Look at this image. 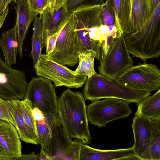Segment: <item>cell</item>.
<instances>
[{"label":"cell","instance_id":"obj_1","mask_svg":"<svg viewBox=\"0 0 160 160\" xmlns=\"http://www.w3.org/2000/svg\"><path fill=\"white\" fill-rule=\"evenodd\" d=\"M86 99L83 94L68 89L58 99V114L61 125L71 138L85 144L91 141Z\"/></svg>","mask_w":160,"mask_h":160},{"label":"cell","instance_id":"obj_2","mask_svg":"<svg viewBox=\"0 0 160 160\" xmlns=\"http://www.w3.org/2000/svg\"><path fill=\"white\" fill-rule=\"evenodd\" d=\"M128 50L133 57L144 62L160 55V3L150 18L136 32L124 34Z\"/></svg>","mask_w":160,"mask_h":160},{"label":"cell","instance_id":"obj_3","mask_svg":"<svg viewBox=\"0 0 160 160\" xmlns=\"http://www.w3.org/2000/svg\"><path fill=\"white\" fill-rule=\"evenodd\" d=\"M85 83L84 97L92 102L113 98L138 104L151 95L150 92L133 91L122 87L114 81L97 73L88 77Z\"/></svg>","mask_w":160,"mask_h":160},{"label":"cell","instance_id":"obj_4","mask_svg":"<svg viewBox=\"0 0 160 160\" xmlns=\"http://www.w3.org/2000/svg\"><path fill=\"white\" fill-rule=\"evenodd\" d=\"M76 16L71 13L60 33L55 47L49 55L62 65L73 67L78 63V56L87 49L75 31Z\"/></svg>","mask_w":160,"mask_h":160},{"label":"cell","instance_id":"obj_5","mask_svg":"<svg viewBox=\"0 0 160 160\" xmlns=\"http://www.w3.org/2000/svg\"><path fill=\"white\" fill-rule=\"evenodd\" d=\"M114 81L132 91L150 92L160 89V71L156 65L145 62L128 68Z\"/></svg>","mask_w":160,"mask_h":160},{"label":"cell","instance_id":"obj_6","mask_svg":"<svg viewBox=\"0 0 160 160\" xmlns=\"http://www.w3.org/2000/svg\"><path fill=\"white\" fill-rule=\"evenodd\" d=\"M33 67L37 76L50 80L54 83L55 87L80 88L83 86L87 78L86 75L77 73L59 63L46 54L40 55Z\"/></svg>","mask_w":160,"mask_h":160},{"label":"cell","instance_id":"obj_7","mask_svg":"<svg viewBox=\"0 0 160 160\" xmlns=\"http://www.w3.org/2000/svg\"><path fill=\"white\" fill-rule=\"evenodd\" d=\"M101 6L83 8L74 12L77 23L75 31L87 49L99 53L103 39L100 29Z\"/></svg>","mask_w":160,"mask_h":160},{"label":"cell","instance_id":"obj_8","mask_svg":"<svg viewBox=\"0 0 160 160\" xmlns=\"http://www.w3.org/2000/svg\"><path fill=\"white\" fill-rule=\"evenodd\" d=\"M128 102L119 99L106 98L92 102L87 106L88 121L91 124L102 127L112 121L126 118L132 110Z\"/></svg>","mask_w":160,"mask_h":160},{"label":"cell","instance_id":"obj_9","mask_svg":"<svg viewBox=\"0 0 160 160\" xmlns=\"http://www.w3.org/2000/svg\"><path fill=\"white\" fill-rule=\"evenodd\" d=\"M99 61V74L112 81L133 65L123 34H119L115 38L108 54Z\"/></svg>","mask_w":160,"mask_h":160},{"label":"cell","instance_id":"obj_10","mask_svg":"<svg viewBox=\"0 0 160 160\" xmlns=\"http://www.w3.org/2000/svg\"><path fill=\"white\" fill-rule=\"evenodd\" d=\"M50 80L42 77H32L28 83L24 98L44 114L58 115V99L55 86Z\"/></svg>","mask_w":160,"mask_h":160},{"label":"cell","instance_id":"obj_11","mask_svg":"<svg viewBox=\"0 0 160 160\" xmlns=\"http://www.w3.org/2000/svg\"><path fill=\"white\" fill-rule=\"evenodd\" d=\"M28 84L25 72L7 64L0 56V97L6 100H23Z\"/></svg>","mask_w":160,"mask_h":160},{"label":"cell","instance_id":"obj_12","mask_svg":"<svg viewBox=\"0 0 160 160\" xmlns=\"http://www.w3.org/2000/svg\"><path fill=\"white\" fill-rule=\"evenodd\" d=\"M74 160H139L133 146L125 149L104 150L91 147L74 140Z\"/></svg>","mask_w":160,"mask_h":160},{"label":"cell","instance_id":"obj_13","mask_svg":"<svg viewBox=\"0 0 160 160\" xmlns=\"http://www.w3.org/2000/svg\"><path fill=\"white\" fill-rule=\"evenodd\" d=\"M71 139L62 128L59 119L53 129L46 150L52 160H74V140Z\"/></svg>","mask_w":160,"mask_h":160},{"label":"cell","instance_id":"obj_14","mask_svg":"<svg viewBox=\"0 0 160 160\" xmlns=\"http://www.w3.org/2000/svg\"><path fill=\"white\" fill-rule=\"evenodd\" d=\"M22 144L15 127L0 120V160H17L22 155Z\"/></svg>","mask_w":160,"mask_h":160},{"label":"cell","instance_id":"obj_15","mask_svg":"<svg viewBox=\"0 0 160 160\" xmlns=\"http://www.w3.org/2000/svg\"><path fill=\"white\" fill-rule=\"evenodd\" d=\"M71 13L67 11L66 5L57 10H52L48 6L40 14L41 20V43L45 47L48 38L62 30L69 19Z\"/></svg>","mask_w":160,"mask_h":160},{"label":"cell","instance_id":"obj_16","mask_svg":"<svg viewBox=\"0 0 160 160\" xmlns=\"http://www.w3.org/2000/svg\"><path fill=\"white\" fill-rule=\"evenodd\" d=\"M132 127L134 140L133 146L136 154L139 160H151L150 119L135 114Z\"/></svg>","mask_w":160,"mask_h":160},{"label":"cell","instance_id":"obj_17","mask_svg":"<svg viewBox=\"0 0 160 160\" xmlns=\"http://www.w3.org/2000/svg\"><path fill=\"white\" fill-rule=\"evenodd\" d=\"M15 8L16 12L18 52L20 58L23 57L24 41L30 25L37 16L38 13L29 8L26 0H17Z\"/></svg>","mask_w":160,"mask_h":160},{"label":"cell","instance_id":"obj_18","mask_svg":"<svg viewBox=\"0 0 160 160\" xmlns=\"http://www.w3.org/2000/svg\"><path fill=\"white\" fill-rule=\"evenodd\" d=\"M154 10L152 0H132L130 18L126 34L138 30L150 18Z\"/></svg>","mask_w":160,"mask_h":160},{"label":"cell","instance_id":"obj_19","mask_svg":"<svg viewBox=\"0 0 160 160\" xmlns=\"http://www.w3.org/2000/svg\"><path fill=\"white\" fill-rule=\"evenodd\" d=\"M105 3L115 16L119 32L126 34L131 14V0H106Z\"/></svg>","mask_w":160,"mask_h":160},{"label":"cell","instance_id":"obj_20","mask_svg":"<svg viewBox=\"0 0 160 160\" xmlns=\"http://www.w3.org/2000/svg\"><path fill=\"white\" fill-rule=\"evenodd\" d=\"M0 46L3 52L5 62L9 66L16 64L18 49L16 23L13 28L3 33L0 38Z\"/></svg>","mask_w":160,"mask_h":160},{"label":"cell","instance_id":"obj_21","mask_svg":"<svg viewBox=\"0 0 160 160\" xmlns=\"http://www.w3.org/2000/svg\"><path fill=\"white\" fill-rule=\"evenodd\" d=\"M10 103L12 113L20 139L27 143L38 145V142L33 137L25 124L21 109V100H11Z\"/></svg>","mask_w":160,"mask_h":160},{"label":"cell","instance_id":"obj_22","mask_svg":"<svg viewBox=\"0 0 160 160\" xmlns=\"http://www.w3.org/2000/svg\"><path fill=\"white\" fill-rule=\"evenodd\" d=\"M137 105L138 108L135 114L148 118L160 117V89Z\"/></svg>","mask_w":160,"mask_h":160},{"label":"cell","instance_id":"obj_23","mask_svg":"<svg viewBox=\"0 0 160 160\" xmlns=\"http://www.w3.org/2000/svg\"><path fill=\"white\" fill-rule=\"evenodd\" d=\"M44 118L41 122L36 121L38 136V144L41 148L46 150L48 140L57 121L58 115L52 114H44Z\"/></svg>","mask_w":160,"mask_h":160},{"label":"cell","instance_id":"obj_24","mask_svg":"<svg viewBox=\"0 0 160 160\" xmlns=\"http://www.w3.org/2000/svg\"><path fill=\"white\" fill-rule=\"evenodd\" d=\"M97 53L93 50L87 49L80 53L78 56V65L74 71L77 73L84 75L90 77L96 73L94 68V58Z\"/></svg>","mask_w":160,"mask_h":160},{"label":"cell","instance_id":"obj_25","mask_svg":"<svg viewBox=\"0 0 160 160\" xmlns=\"http://www.w3.org/2000/svg\"><path fill=\"white\" fill-rule=\"evenodd\" d=\"M149 119L151 160H160V117Z\"/></svg>","mask_w":160,"mask_h":160},{"label":"cell","instance_id":"obj_26","mask_svg":"<svg viewBox=\"0 0 160 160\" xmlns=\"http://www.w3.org/2000/svg\"><path fill=\"white\" fill-rule=\"evenodd\" d=\"M33 33L32 38V48L30 57L33 60V65L37 62L42 53V30L41 17L36 16L34 20Z\"/></svg>","mask_w":160,"mask_h":160},{"label":"cell","instance_id":"obj_27","mask_svg":"<svg viewBox=\"0 0 160 160\" xmlns=\"http://www.w3.org/2000/svg\"><path fill=\"white\" fill-rule=\"evenodd\" d=\"M21 104L25 124L33 137L38 143L36 120L32 114V104L30 101L26 98L21 100Z\"/></svg>","mask_w":160,"mask_h":160},{"label":"cell","instance_id":"obj_28","mask_svg":"<svg viewBox=\"0 0 160 160\" xmlns=\"http://www.w3.org/2000/svg\"><path fill=\"white\" fill-rule=\"evenodd\" d=\"M104 3V0H67L66 6L69 13L81 9L101 6Z\"/></svg>","mask_w":160,"mask_h":160},{"label":"cell","instance_id":"obj_29","mask_svg":"<svg viewBox=\"0 0 160 160\" xmlns=\"http://www.w3.org/2000/svg\"><path fill=\"white\" fill-rule=\"evenodd\" d=\"M0 120L11 123L15 127L17 125L11 112L10 100H5L0 97Z\"/></svg>","mask_w":160,"mask_h":160},{"label":"cell","instance_id":"obj_30","mask_svg":"<svg viewBox=\"0 0 160 160\" xmlns=\"http://www.w3.org/2000/svg\"><path fill=\"white\" fill-rule=\"evenodd\" d=\"M100 18L102 24L103 25L107 26L116 25V18L114 14L105 3L101 7Z\"/></svg>","mask_w":160,"mask_h":160},{"label":"cell","instance_id":"obj_31","mask_svg":"<svg viewBox=\"0 0 160 160\" xmlns=\"http://www.w3.org/2000/svg\"><path fill=\"white\" fill-rule=\"evenodd\" d=\"M30 9L38 14H41L48 6V0H26Z\"/></svg>","mask_w":160,"mask_h":160},{"label":"cell","instance_id":"obj_32","mask_svg":"<svg viewBox=\"0 0 160 160\" xmlns=\"http://www.w3.org/2000/svg\"><path fill=\"white\" fill-rule=\"evenodd\" d=\"M61 31L54 34L48 38L45 47L46 49V54L49 55L53 51L58 35Z\"/></svg>","mask_w":160,"mask_h":160},{"label":"cell","instance_id":"obj_33","mask_svg":"<svg viewBox=\"0 0 160 160\" xmlns=\"http://www.w3.org/2000/svg\"><path fill=\"white\" fill-rule=\"evenodd\" d=\"M67 0H48V6L52 10H57L66 5Z\"/></svg>","mask_w":160,"mask_h":160},{"label":"cell","instance_id":"obj_34","mask_svg":"<svg viewBox=\"0 0 160 160\" xmlns=\"http://www.w3.org/2000/svg\"><path fill=\"white\" fill-rule=\"evenodd\" d=\"M32 112L36 121L41 122L44 120V115L42 112L38 108L36 107L32 108Z\"/></svg>","mask_w":160,"mask_h":160},{"label":"cell","instance_id":"obj_35","mask_svg":"<svg viewBox=\"0 0 160 160\" xmlns=\"http://www.w3.org/2000/svg\"><path fill=\"white\" fill-rule=\"evenodd\" d=\"M39 155L33 152L28 154H22L17 160H38Z\"/></svg>","mask_w":160,"mask_h":160},{"label":"cell","instance_id":"obj_36","mask_svg":"<svg viewBox=\"0 0 160 160\" xmlns=\"http://www.w3.org/2000/svg\"><path fill=\"white\" fill-rule=\"evenodd\" d=\"M9 8H8L3 11L0 12V29L2 26L6 18L8 15Z\"/></svg>","mask_w":160,"mask_h":160},{"label":"cell","instance_id":"obj_37","mask_svg":"<svg viewBox=\"0 0 160 160\" xmlns=\"http://www.w3.org/2000/svg\"><path fill=\"white\" fill-rule=\"evenodd\" d=\"M38 160H50L51 158L48 155L46 151L41 148Z\"/></svg>","mask_w":160,"mask_h":160},{"label":"cell","instance_id":"obj_38","mask_svg":"<svg viewBox=\"0 0 160 160\" xmlns=\"http://www.w3.org/2000/svg\"><path fill=\"white\" fill-rule=\"evenodd\" d=\"M11 2L9 0H0V12L4 11Z\"/></svg>","mask_w":160,"mask_h":160},{"label":"cell","instance_id":"obj_39","mask_svg":"<svg viewBox=\"0 0 160 160\" xmlns=\"http://www.w3.org/2000/svg\"><path fill=\"white\" fill-rule=\"evenodd\" d=\"M100 29L103 36H107L108 35V26L102 24L100 26Z\"/></svg>","mask_w":160,"mask_h":160},{"label":"cell","instance_id":"obj_40","mask_svg":"<svg viewBox=\"0 0 160 160\" xmlns=\"http://www.w3.org/2000/svg\"><path fill=\"white\" fill-rule=\"evenodd\" d=\"M152 1L153 8L154 10L158 4L160 3V0H152Z\"/></svg>","mask_w":160,"mask_h":160},{"label":"cell","instance_id":"obj_41","mask_svg":"<svg viewBox=\"0 0 160 160\" xmlns=\"http://www.w3.org/2000/svg\"><path fill=\"white\" fill-rule=\"evenodd\" d=\"M10 1H11V2H12V1L14 2H15V3H16V2L17 1V0H9Z\"/></svg>","mask_w":160,"mask_h":160},{"label":"cell","instance_id":"obj_42","mask_svg":"<svg viewBox=\"0 0 160 160\" xmlns=\"http://www.w3.org/2000/svg\"><path fill=\"white\" fill-rule=\"evenodd\" d=\"M131 1H132V0H131Z\"/></svg>","mask_w":160,"mask_h":160}]
</instances>
